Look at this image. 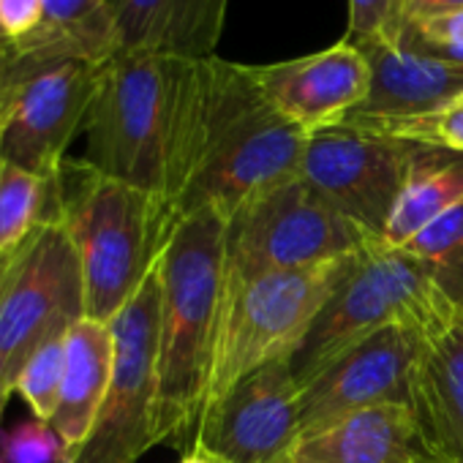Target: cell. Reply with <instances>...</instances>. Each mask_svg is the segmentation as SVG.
I'll return each instance as SVG.
<instances>
[{"instance_id":"1","label":"cell","mask_w":463,"mask_h":463,"mask_svg":"<svg viewBox=\"0 0 463 463\" xmlns=\"http://www.w3.org/2000/svg\"><path fill=\"white\" fill-rule=\"evenodd\" d=\"M210 90V58L120 50L101 66L85 123V161L153 194L177 215L194 177Z\"/></svg>"},{"instance_id":"2","label":"cell","mask_w":463,"mask_h":463,"mask_svg":"<svg viewBox=\"0 0 463 463\" xmlns=\"http://www.w3.org/2000/svg\"><path fill=\"white\" fill-rule=\"evenodd\" d=\"M226 218L177 215L158 260V444L188 449L204 409L223 322Z\"/></svg>"},{"instance_id":"3","label":"cell","mask_w":463,"mask_h":463,"mask_svg":"<svg viewBox=\"0 0 463 463\" xmlns=\"http://www.w3.org/2000/svg\"><path fill=\"white\" fill-rule=\"evenodd\" d=\"M55 218L69 232L82 265L85 317L104 325L156 270L177 221L161 199L99 172L85 158L61 164Z\"/></svg>"},{"instance_id":"4","label":"cell","mask_w":463,"mask_h":463,"mask_svg":"<svg viewBox=\"0 0 463 463\" xmlns=\"http://www.w3.org/2000/svg\"><path fill=\"white\" fill-rule=\"evenodd\" d=\"M308 134L281 118L243 63L210 58L199 161L177 215L213 207L226 221L246 202L300 175Z\"/></svg>"},{"instance_id":"5","label":"cell","mask_w":463,"mask_h":463,"mask_svg":"<svg viewBox=\"0 0 463 463\" xmlns=\"http://www.w3.org/2000/svg\"><path fill=\"white\" fill-rule=\"evenodd\" d=\"M460 317V306L439 287L430 270L382 238L368 243L354 270L308 327L289 360L298 387L333 360L384 327H411L430 335Z\"/></svg>"},{"instance_id":"6","label":"cell","mask_w":463,"mask_h":463,"mask_svg":"<svg viewBox=\"0 0 463 463\" xmlns=\"http://www.w3.org/2000/svg\"><path fill=\"white\" fill-rule=\"evenodd\" d=\"M373 241L298 175L226 221L223 308L257 279L344 260Z\"/></svg>"},{"instance_id":"7","label":"cell","mask_w":463,"mask_h":463,"mask_svg":"<svg viewBox=\"0 0 463 463\" xmlns=\"http://www.w3.org/2000/svg\"><path fill=\"white\" fill-rule=\"evenodd\" d=\"M360 254L257 279L226 303L204 409L249 373L276 360H292L314 319L354 270Z\"/></svg>"},{"instance_id":"8","label":"cell","mask_w":463,"mask_h":463,"mask_svg":"<svg viewBox=\"0 0 463 463\" xmlns=\"http://www.w3.org/2000/svg\"><path fill=\"white\" fill-rule=\"evenodd\" d=\"M109 325L115 330V371L107 398L85 441L61 463H137L158 444V265Z\"/></svg>"},{"instance_id":"9","label":"cell","mask_w":463,"mask_h":463,"mask_svg":"<svg viewBox=\"0 0 463 463\" xmlns=\"http://www.w3.org/2000/svg\"><path fill=\"white\" fill-rule=\"evenodd\" d=\"M85 319V279L58 218L44 221L14 254L0 300V384L14 390L28 357Z\"/></svg>"},{"instance_id":"10","label":"cell","mask_w":463,"mask_h":463,"mask_svg":"<svg viewBox=\"0 0 463 463\" xmlns=\"http://www.w3.org/2000/svg\"><path fill=\"white\" fill-rule=\"evenodd\" d=\"M25 55L28 69L0 112V161L55 177L71 139L85 131L104 63L77 55Z\"/></svg>"},{"instance_id":"11","label":"cell","mask_w":463,"mask_h":463,"mask_svg":"<svg viewBox=\"0 0 463 463\" xmlns=\"http://www.w3.org/2000/svg\"><path fill=\"white\" fill-rule=\"evenodd\" d=\"M420 150L422 145L341 123L308 137L300 177L365 235L382 238Z\"/></svg>"},{"instance_id":"12","label":"cell","mask_w":463,"mask_h":463,"mask_svg":"<svg viewBox=\"0 0 463 463\" xmlns=\"http://www.w3.org/2000/svg\"><path fill=\"white\" fill-rule=\"evenodd\" d=\"M300 441V387L289 360H276L229 387L202 411L194 436V444L221 463H292Z\"/></svg>"},{"instance_id":"13","label":"cell","mask_w":463,"mask_h":463,"mask_svg":"<svg viewBox=\"0 0 463 463\" xmlns=\"http://www.w3.org/2000/svg\"><path fill=\"white\" fill-rule=\"evenodd\" d=\"M422 338L411 327H384L308 379L300 387L303 439L371 406H409Z\"/></svg>"},{"instance_id":"14","label":"cell","mask_w":463,"mask_h":463,"mask_svg":"<svg viewBox=\"0 0 463 463\" xmlns=\"http://www.w3.org/2000/svg\"><path fill=\"white\" fill-rule=\"evenodd\" d=\"M246 69L270 107L308 137L346 123L371 90L368 58L352 39L303 58Z\"/></svg>"},{"instance_id":"15","label":"cell","mask_w":463,"mask_h":463,"mask_svg":"<svg viewBox=\"0 0 463 463\" xmlns=\"http://www.w3.org/2000/svg\"><path fill=\"white\" fill-rule=\"evenodd\" d=\"M371 66V90L346 123L428 115L463 99V66L439 61L401 36L354 42Z\"/></svg>"},{"instance_id":"16","label":"cell","mask_w":463,"mask_h":463,"mask_svg":"<svg viewBox=\"0 0 463 463\" xmlns=\"http://www.w3.org/2000/svg\"><path fill=\"white\" fill-rule=\"evenodd\" d=\"M229 0H107L118 52L213 58Z\"/></svg>"},{"instance_id":"17","label":"cell","mask_w":463,"mask_h":463,"mask_svg":"<svg viewBox=\"0 0 463 463\" xmlns=\"http://www.w3.org/2000/svg\"><path fill=\"white\" fill-rule=\"evenodd\" d=\"M409 406L436 463H463V308L422 338Z\"/></svg>"},{"instance_id":"18","label":"cell","mask_w":463,"mask_h":463,"mask_svg":"<svg viewBox=\"0 0 463 463\" xmlns=\"http://www.w3.org/2000/svg\"><path fill=\"white\" fill-rule=\"evenodd\" d=\"M292 463H436L406 403L354 411L306 436Z\"/></svg>"},{"instance_id":"19","label":"cell","mask_w":463,"mask_h":463,"mask_svg":"<svg viewBox=\"0 0 463 463\" xmlns=\"http://www.w3.org/2000/svg\"><path fill=\"white\" fill-rule=\"evenodd\" d=\"M112 371H115V330L112 325L85 317L66 335V371H63L58 409L50 422L66 452L82 444L85 436L90 433L93 420L107 398Z\"/></svg>"},{"instance_id":"20","label":"cell","mask_w":463,"mask_h":463,"mask_svg":"<svg viewBox=\"0 0 463 463\" xmlns=\"http://www.w3.org/2000/svg\"><path fill=\"white\" fill-rule=\"evenodd\" d=\"M463 204V156L422 147L384 223L382 241L403 249L425 226Z\"/></svg>"},{"instance_id":"21","label":"cell","mask_w":463,"mask_h":463,"mask_svg":"<svg viewBox=\"0 0 463 463\" xmlns=\"http://www.w3.org/2000/svg\"><path fill=\"white\" fill-rule=\"evenodd\" d=\"M14 47L23 52L77 55L107 63L118 52L107 0H44L42 31Z\"/></svg>"},{"instance_id":"22","label":"cell","mask_w":463,"mask_h":463,"mask_svg":"<svg viewBox=\"0 0 463 463\" xmlns=\"http://www.w3.org/2000/svg\"><path fill=\"white\" fill-rule=\"evenodd\" d=\"M55 218V177H39L0 161V257H12L33 232Z\"/></svg>"},{"instance_id":"23","label":"cell","mask_w":463,"mask_h":463,"mask_svg":"<svg viewBox=\"0 0 463 463\" xmlns=\"http://www.w3.org/2000/svg\"><path fill=\"white\" fill-rule=\"evenodd\" d=\"M403 251L417 257L439 287L463 308V204L425 226Z\"/></svg>"},{"instance_id":"24","label":"cell","mask_w":463,"mask_h":463,"mask_svg":"<svg viewBox=\"0 0 463 463\" xmlns=\"http://www.w3.org/2000/svg\"><path fill=\"white\" fill-rule=\"evenodd\" d=\"M360 126L376 134H387L403 142H414L433 150L460 153L463 156V99L433 109L428 115L417 118H401V120H376V123H349Z\"/></svg>"},{"instance_id":"25","label":"cell","mask_w":463,"mask_h":463,"mask_svg":"<svg viewBox=\"0 0 463 463\" xmlns=\"http://www.w3.org/2000/svg\"><path fill=\"white\" fill-rule=\"evenodd\" d=\"M63 371H66V335L52 338L42 349H36L14 382V392L25 398L33 417L44 425L52 422V414L58 409Z\"/></svg>"},{"instance_id":"26","label":"cell","mask_w":463,"mask_h":463,"mask_svg":"<svg viewBox=\"0 0 463 463\" xmlns=\"http://www.w3.org/2000/svg\"><path fill=\"white\" fill-rule=\"evenodd\" d=\"M406 44L447 61L452 66H463V12L441 14L417 25H403L398 33Z\"/></svg>"},{"instance_id":"27","label":"cell","mask_w":463,"mask_h":463,"mask_svg":"<svg viewBox=\"0 0 463 463\" xmlns=\"http://www.w3.org/2000/svg\"><path fill=\"white\" fill-rule=\"evenodd\" d=\"M403 0H349V33L352 42H371L398 36L403 28Z\"/></svg>"},{"instance_id":"28","label":"cell","mask_w":463,"mask_h":463,"mask_svg":"<svg viewBox=\"0 0 463 463\" xmlns=\"http://www.w3.org/2000/svg\"><path fill=\"white\" fill-rule=\"evenodd\" d=\"M44 25V0H0V28L12 44H25Z\"/></svg>"},{"instance_id":"29","label":"cell","mask_w":463,"mask_h":463,"mask_svg":"<svg viewBox=\"0 0 463 463\" xmlns=\"http://www.w3.org/2000/svg\"><path fill=\"white\" fill-rule=\"evenodd\" d=\"M44 422L36 425H28V428H20L17 436H12V447H9V458L12 463H50L55 455L63 460V444L61 439L55 436L52 428H42Z\"/></svg>"},{"instance_id":"30","label":"cell","mask_w":463,"mask_h":463,"mask_svg":"<svg viewBox=\"0 0 463 463\" xmlns=\"http://www.w3.org/2000/svg\"><path fill=\"white\" fill-rule=\"evenodd\" d=\"M28 55L17 50L14 44H0V112H4L9 96L14 93L17 82L23 80L28 69Z\"/></svg>"},{"instance_id":"31","label":"cell","mask_w":463,"mask_h":463,"mask_svg":"<svg viewBox=\"0 0 463 463\" xmlns=\"http://www.w3.org/2000/svg\"><path fill=\"white\" fill-rule=\"evenodd\" d=\"M452 12H463V0H403L401 4L403 25H417Z\"/></svg>"},{"instance_id":"32","label":"cell","mask_w":463,"mask_h":463,"mask_svg":"<svg viewBox=\"0 0 463 463\" xmlns=\"http://www.w3.org/2000/svg\"><path fill=\"white\" fill-rule=\"evenodd\" d=\"M177 463H221L213 452H207L204 447H199V444H191L185 452H183V458L177 460Z\"/></svg>"},{"instance_id":"33","label":"cell","mask_w":463,"mask_h":463,"mask_svg":"<svg viewBox=\"0 0 463 463\" xmlns=\"http://www.w3.org/2000/svg\"><path fill=\"white\" fill-rule=\"evenodd\" d=\"M14 254L12 257H0V300H4V292H6V284H9V273H12V265H14Z\"/></svg>"},{"instance_id":"34","label":"cell","mask_w":463,"mask_h":463,"mask_svg":"<svg viewBox=\"0 0 463 463\" xmlns=\"http://www.w3.org/2000/svg\"><path fill=\"white\" fill-rule=\"evenodd\" d=\"M12 395H14V390H9L6 384H0V417H4V409H6V403H9Z\"/></svg>"},{"instance_id":"35","label":"cell","mask_w":463,"mask_h":463,"mask_svg":"<svg viewBox=\"0 0 463 463\" xmlns=\"http://www.w3.org/2000/svg\"><path fill=\"white\" fill-rule=\"evenodd\" d=\"M0 44H12V42L6 39V33H4V28H0Z\"/></svg>"}]
</instances>
